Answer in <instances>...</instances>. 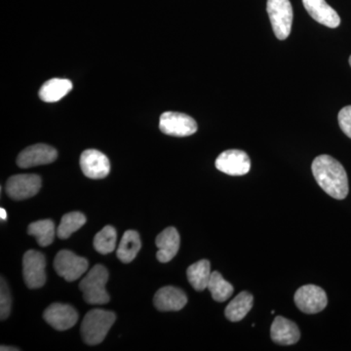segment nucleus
Masks as SVG:
<instances>
[{
	"label": "nucleus",
	"instance_id": "obj_1",
	"mask_svg": "<svg viewBox=\"0 0 351 351\" xmlns=\"http://www.w3.org/2000/svg\"><path fill=\"white\" fill-rule=\"evenodd\" d=\"M314 179L320 188L335 199H345L348 195V178L345 168L334 157L319 156L311 166Z\"/></svg>",
	"mask_w": 351,
	"mask_h": 351
},
{
	"label": "nucleus",
	"instance_id": "obj_2",
	"mask_svg": "<svg viewBox=\"0 0 351 351\" xmlns=\"http://www.w3.org/2000/svg\"><path fill=\"white\" fill-rule=\"evenodd\" d=\"M115 314L103 309H93L83 318L80 332L83 341L89 346H97L107 337L115 322Z\"/></svg>",
	"mask_w": 351,
	"mask_h": 351
},
{
	"label": "nucleus",
	"instance_id": "obj_3",
	"mask_svg": "<svg viewBox=\"0 0 351 351\" xmlns=\"http://www.w3.org/2000/svg\"><path fill=\"white\" fill-rule=\"evenodd\" d=\"M108 272L104 265H96L90 269L80 284L84 301L89 304H106L110 302V295L106 290Z\"/></svg>",
	"mask_w": 351,
	"mask_h": 351
},
{
	"label": "nucleus",
	"instance_id": "obj_4",
	"mask_svg": "<svg viewBox=\"0 0 351 351\" xmlns=\"http://www.w3.org/2000/svg\"><path fill=\"white\" fill-rule=\"evenodd\" d=\"M267 10L276 38L279 40L287 38L293 24V8L290 0H267Z\"/></svg>",
	"mask_w": 351,
	"mask_h": 351
},
{
	"label": "nucleus",
	"instance_id": "obj_5",
	"mask_svg": "<svg viewBox=\"0 0 351 351\" xmlns=\"http://www.w3.org/2000/svg\"><path fill=\"white\" fill-rule=\"evenodd\" d=\"M159 128L166 135L173 137H188L197 131V123L193 117L184 113L166 112L160 117Z\"/></svg>",
	"mask_w": 351,
	"mask_h": 351
},
{
	"label": "nucleus",
	"instance_id": "obj_6",
	"mask_svg": "<svg viewBox=\"0 0 351 351\" xmlns=\"http://www.w3.org/2000/svg\"><path fill=\"white\" fill-rule=\"evenodd\" d=\"M294 301L298 308L307 314L320 313L324 311L328 304L326 292L322 288L313 284L298 289Z\"/></svg>",
	"mask_w": 351,
	"mask_h": 351
},
{
	"label": "nucleus",
	"instance_id": "obj_7",
	"mask_svg": "<svg viewBox=\"0 0 351 351\" xmlns=\"http://www.w3.org/2000/svg\"><path fill=\"white\" fill-rule=\"evenodd\" d=\"M46 261L40 252L29 250L23 258V276L29 289L43 287L46 282Z\"/></svg>",
	"mask_w": 351,
	"mask_h": 351
},
{
	"label": "nucleus",
	"instance_id": "obj_8",
	"mask_svg": "<svg viewBox=\"0 0 351 351\" xmlns=\"http://www.w3.org/2000/svg\"><path fill=\"white\" fill-rule=\"evenodd\" d=\"M88 261L78 257L73 252L60 251L54 260L55 270L60 276L68 282L77 280L88 269Z\"/></svg>",
	"mask_w": 351,
	"mask_h": 351
},
{
	"label": "nucleus",
	"instance_id": "obj_9",
	"mask_svg": "<svg viewBox=\"0 0 351 351\" xmlns=\"http://www.w3.org/2000/svg\"><path fill=\"white\" fill-rule=\"evenodd\" d=\"M41 178L34 174L12 176L7 181L6 193L14 200H24L38 195L41 189Z\"/></svg>",
	"mask_w": 351,
	"mask_h": 351
},
{
	"label": "nucleus",
	"instance_id": "obj_10",
	"mask_svg": "<svg viewBox=\"0 0 351 351\" xmlns=\"http://www.w3.org/2000/svg\"><path fill=\"white\" fill-rule=\"evenodd\" d=\"M215 165L217 169L226 175L243 176L250 171L251 160L243 151L228 149L219 154Z\"/></svg>",
	"mask_w": 351,
	"mask_h": 351
},
{
	"label": "nucleus",
	"instance_id": "obj_11",
	"mask_svg": "<svg viewBox=\"0 0 351 351\" xmlns=\"http://www.w3.org/2000/svg\"><path fill=\"white\" fill-rule=\"evenodd\" d=\"M80 167L87 178L100 180L110 174V163L103 152L97 149H86L80 156Z\"/></svg>",
	"mask_w": 351,
	"mask_h": 351
},
{
	"label": "nucleus",
	"instance_id": "obj_12",
	"mask_svg": "<svg viewBox=\"0 0 351 351\" xmlns=\"http://www.w3.org/2000/svg\"><path fill=\"white\" fill-rule=\"evenodd\" d=\"M43 318L58 331H66L75 326L78 320V313L69 304H53L44 311Z\"/></svg>",
	"mask_w": 351,
	"mask_h": 351
},
{
	"label": "nucleus",
	"instance_id": "obj_13",
	"mask_svg": "<svg viewBox=\"0 0 351 351\" xmlns=\"http://www.w3.org/2000/svg\"><path fill=\"white\" fill-rule=\"evenodd\" d=\"M57 157L58 152L54 147L44 144L34 145L21 152L18 156L17 164L19 167L25 169L54 162Z\"/></svg>",
	"mask_w": 351,
	"mask_h": 351
},
{
	"label": "nucleus",
	"instance_id": "obj_14",
	"mask_svg": "<svg viewBox=\"0 0 351 351\" xmlns=\"http://www.w3.org/2000/svg\"><path fill=\"white\" fill-rule=\"evenodd\" d=\"M188 297L181 289L166 286L157 291L154 304L160 311H178L186 306Z\"/></svg>",
	"mask_w": 351,
	"mask_h": 351
},
{
	"label": "nucleus",
	"instance_id": "obj_15",
	"mask_svg": "<svg viewBox=\"0 0 351 351\" xmlns=\"http://www.w3.org/2000/svg\"><path fill=\"white\" fill-rule=\"evenodd\" d=\"M302 3L307 13L319 24L331 29H336L341 24L339 14L325 0H302Z\"/></svg>",
	"mask_w": 351,
	"mask_h": 351
},
{
	"label": "nucleus",
	"instance_id": "obj_16",
	"mask_svg": "<svg viewBox=\"0 0 351 351\" xmlns=\"http://www.w3.org/2000/svg\"><path fill=\"white\" fill-rule=\"evenodd\" d=\"M270 337L278 345L291 346L299 341L301 332L293 321L282 316H276L270 328Z\"/></svg>",
	"mask_w": 351,
	"mask_h": 351
},
{
	"label": "nucleus",
	"instance_id": "obj_17",
	"mask_svg": "<svg viewBox=\"0 0 351 351\" xmlns=\"http://www.w3.org/2000/svg\"><path fill=\"white\" fill-rule=\"evenodd\" d=\"M180 234L175 228H167L162 232L157 235L156 244L158 252H157V260L160 263H168L175 258L179 251Z\"/></svg>",
	"mask_w": 351,
	"mask_h": 351
},
{
	"label": "nucleus",
	"instance_id": "obj_18",
	"mask_svg": "<svg viewBox=\"0 0 351 351\" xmlns=\"http://www.w3.org/2000/svg\"><path fill=\"white\" fill-rule=\"evenodd\" d=\"M73 89L71 80L64 78H52L44 83L39 90V98L45 103H55L63 99Z\"/></svg>",
	"mask_w": 351,
	"mask_h": 351
},
{
	"label": "nucleus",
	"instance_id": "obj_19",
	"mask_svg": "<svg viewBox=\"0 0 351 351\" xmlns=\"http://www.w3.org/2000/svg\"><path fill=\"white\" fill-rule=\"evenodd\" d=\"M254 304L253 295L246 291L239 293L226 306V317L232 322H239L251 311Z\"/></svg>",
	"mask_w": 351,
	"mask_h": 351
},
{
	"label": "nucleus",
	"instance_id": "obj_20",
	"mask_svg": "<svg viewBox=\"0 0 351 351\" xmlns=\"http://www.w3.org/2000/svg\"><path fill=\"white\" fill-rule=\"evenodd\" d=\"M141 247L142 242L138 233L135 230H127L122 237L117 249V258L124 263L133 262L134 258L137 257Z\"/></svg>",
	"mask_w": 351,
	"mask_h": 351
},
{
	"label": "nucleus",
	"instance_id": "obj_21",
	"mask_svg": "<svg viewBox=\"0 0 351 351\" xmlns=\"http://www.w3.org/2000/svg\"><path fill=\"white\" fill-rule=\"evenodd\" d=\"M211 265L208 260L198 261L186 270L189 282L196 291H204L211 277Z\"/></svg>",
	"mask_w": 351,
	"mask_h": 351
},
{
	"label": "nucleus",
	"instance_id": "obj_22",
	"mask_svg": "<svg viewBox=\"0 0 351 351\" xmlns=\"http://www.w3.org/2000/svg\"><path fill=\"white\" fill-rule=\"evenodd\" d=\"M27 233L36 237L41 247H47L54 241L56 230L51 219H41L32 223L27 228Z\"/></svg>",
	"mask_w": 351,
	"mask_h": 351
},
{
	"label": "nucleus",
	"instance_id": "obj_23",
	"mask_svg": "<svg viewBox=\"0 0 351 351\" xmlns=\"http://www.w3.org/2000/svg\"><path fill=\"white\" fill-rule=\"evenodd\" d=\"M207 288L211 292L215 301L219 302L228 301L234 291L232 284L228 282L218 271L212 272Z\"/></svg>",
	"mask_w": 351,
	"mask_h": 351
},
{
	"label": "nucleus",
	"instance_id": "obj_24",
	"mask_svg": "<svg viewBox=\"0 0 351 351\" xmlns=\"http://www.w3.org/2000/svg\"><path fill=\"white\" fill-rule=\"evenodd\" d=\"M86 223V217L80 212H71L64 215L61 219L57 235L59 239H68L73 232H77Z\"/></svg>",
	"mask_w": 351,
	"mask_h": 351
},
{
	"label": "nucleus",
	"instance_id": "obj_25",
	"mask_svg": "<svg viewBox=\"0 0 351 351\" xmlns=\"http://www.w3.org/2000/svg\"><path fill=\"white\" fill-rule=\"evenodd\" d=\"M117 230L112 226H107L97 233L94 239L95 250L101 255H107L112 253L117 245Z\"/></svg>",
	"mask_w": 351,
	"mask_h": 351
},
{
	"label": "nucleus",
	"instance_id": "obj_26",
	"mask_svg": "<svg viewBox=\"0 0 351 351\" xmlns=\"http://www.w3.org/2000/svg\"><path fill=\"white\" fill-rule=\"evenodd\" d=\"M12 306V298H11L10 290L3 277L1 278V285H0V318L1 320L6 319L11 311Z\"/></svg>",
	"mask_w": 351,
	"mask_h": 351
},
{
	"label": "nucleus",
	"instance_id": "obj_27",
	"mask_svg": "<svg viewBox=\"0 0 351 351\" xmlns=\"http://www.w3.org/2000/svg\"><path fill=\"white\" fill-rule=\"evenodd\" d=\"M338 119L341 131L351 138V106L341 108Z\"/></svg>",
	"mask_w": 351,
	"mask_h": 351
},
{
	"label": "nucleus",
	"instance_id": "obj_28",
	"mask_svg": "<svg viewBox=\"0 0 351 351\" xmlns=\"http://www.w3.org/2000/svg\"><path fill=\"white\" fill-rule=\"evenodd\" d=\"M0 218H1V219H4V221H5V219H7V213L5 210L3 209V208H1V209H0Z\"/></svg>",
	"mask_w": 351,
	"mask_h": 351
},
{
	"label": "nucleus",
	"instance_id": "obj_29",
	"mask_svg": "<svg viewBox=\"0 0 351 351\" xmlns=\"http://www.w3.org/2000/svg\"><path fill=\"white\" fill-rule=\"evenodd\" d=\"M0 350H1V351H7V350L17 351V350H18V348H11V346H1V348H0Z\"/></svg>",
	"mask_w": 351,
	"mask_h": 351
},
{
	"label": "nucleus",
	"instance_id": "obj_30",
	"mask_svg": "<svg viewBox=\"0 0 351 351\" xmlns=\"http://www.w3.org/2000/svg\"><path fill=\"white\" fill-rule=\"evenodd\" d=\"M350 66H351V56L350 57Z\"/></svg>",
	"mask_w": 351,
	"mask_h": 351
}]
</instances>
